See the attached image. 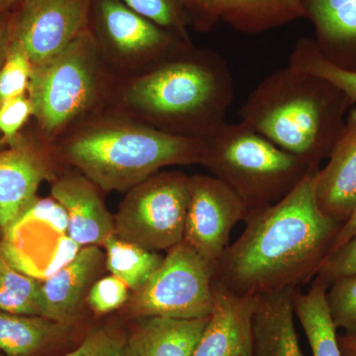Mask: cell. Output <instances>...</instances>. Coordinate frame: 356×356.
Masks as SVG:
<instances>
[{
	"mask_svg": "<svg viewBox=\"0 0 356 356\" xmlns=\"http://www.w3.org/2000/svg\"><path fill=\"white\" fill-rule=\"evenodd\" d=\"M315 173L280 202L248 217L215 266L213 284L236 296L259 297L298 288L317 275L343 225L318 207Z\"/></svg>",
	"mask_w": 356,
	"mask_h": 356,
	"instance_id": "1",
	"label": "cell"
},
{
	"mask_svg": "<svg viewBox=\"0 0 356 356\" xmlns=\"http://www.w3.org/2000/svg\"><path fill=\"white\" fill-rule=\"evenodd\" d=\"M234 96L227 60L191 44L140 72L126 86L122 100L137 120L172 135L203 140L226 123Z\"/></svg>",
	"mask_w": 356,
	"mask_h": 356,
	"instance_id": "2",
	"label": "cell"
},
{
	"mask_svg": "<svg viewBox=\"0 0 356 356\" xmlns=\"http://www.w3.org/2000/svg\"><path fill=\"white\" fill-rule=\"evenodd\" d=\"M353 106L331 81L288 65L250 91L240 116L255 132L318 170Z\"/></svg>",
	"mask_w": 356,
	"mask_h": 356,
	"instance_id": "3",
	"label": "cell"
},
{
	"mask_svg": "<svg viewBox=\"0 0 356 356\" xmlns=\"http://www.w3.org/2000/svg\"><path fill=\"white\" fill-rule=\"evenodd\" d=\"M60 154L102 191H128L165 166L201 165L204 139L107 117L79 126L62 143Z\"/></svg>",
	"mask_w": 356,
	"mask_h": 356,
	"instance_id": "4",
	"label": "cell"
},
{
	"mask_svg": "<svg viewBox=\"0 0 356 356\" xmlns=\"http://www.w3.org/2000/svg\"><path fill=\"white\" fill-rule=\"evenodd\" d=\"M201 165L238 196L248 216L280 202L318 170L243 122H226L204 139Z\"/></svg>",
	"mask_w": 356,
	"mask_h": 356,
	"instance_id": "5",
	"label": "cell"
},
{
	"mask_svg": "<svg viewBox=\"0 0 356 356\" xmlns=\"http://www.w3.org/2000/svg\"><path fill=\"white\" fill-rule=\"evenodd\" d=\"M105 86L102 51L89 28L55 57L33 65L27 95L46 139L62 135L95 109Z\"/></svg>",
	"mask_w": 356,
	"mask_h": 356,
	"instance_id": "6",
	"label": "cell"
},
{
	"mask_svg": "<svg viewBox=\"0 0 356 356\" xmlns=\"http://www.w3.org/2000/svg\"><path fill=\"white\" fill-rule=\"evenodd\" d=\"M189 185L184 172H158L134 186L114 217L115 235L156 252L181 243Z\"/></svg>",
	"mask_w": 356,
	"mask_h": 356,
	"instance_id": "7",
	"label": "cell"
},
{
	"mask_svg": "<svg viewBox=\"0 0 356 356\" xmlns=\"http://www.w3.org/2000/svg\"><path fill=\"white\" fill-rule=\"evenodd\" d=\"M214 268L182 241L170 250L146 284L134 293L128 312L137 318L209 317Z\"/></svg>",
	"mask_w": 356,
	"mask_h": 356,
	"instance_id": "8",
	"label": "cell"
},
{
	"mask_svg": "<svg viewBox=\"0 0 356 356\" xmlns=\"http://www.w3.org/2000/svg\"><path fill=\"white\" fill-rule=\"evenodd\" d=\"M89 29L102 53L135 62L145 72L193 44L136 13L122 0H91Z\"/></svg>",
	"mask_w": 356,
	"mask_h": 356,
	"instance_id": "9",
	"label": "cell"
},
{
	"mask_svg": "<svg viewBox=\"0 0 356 356\" xmlns=\"http://www.w3.org/2000/svg\"><path fill=\"white\" fill-rule=\"evenodd\" d=\"M90 7L91 0H23L10 13V41L42 64L88 29Z\"/></svg>",
	"mask_w": 356,
	"mask_h": 356,
	"instance_id": "10",
	"label": "cell"
},
{
	"mask_svg": "<svg viewBox=\"0 0 356 356\" xmlns=\"http://www.w3.org/2000/svg\"><path fill=\"white\" fill-rule=\"evenodd\" d=\"M248 216L242 201L221 180L191 175L184 242L213 268L228 248L234 227Z\"/></svg>",
	"mask_w": 356,
	"mask_h": 356,
	"instance_id": "11",
	"label": "cell"
},
{
	"mask_svg": "<svg viewBox=\"0 0 356 356\" xmlns=\"http://www.w3.org/2000/svg\"><path fill=\"white\" fill-rule=\"evenodd\" d=\"M51 178L48 154L24 136L0 151V233L13 229L36 201L42 182Z\"/></svg>",
	"mask_w": 356,
	"mask_h": 356,
	"instance_id": "12",
	"label": "cell"
},
{
	"mask_svg": "<svg viewBox=\"0 0 356 356\" xmlns=\"http://www.w3.org/2000/svg\"><path fill=\"white\" fill-rule=\"evenodd\" d=\"M327 159L314 175L316 201L325 215L343 225L356 208V104Z\"/></svg>",
	"mask_w": 356,
	"mask_h": 356,
	"instance_id": "13",
	"label": "cell"
},
{
	"mask_svg": "<svg viewBox=\"0 0 356 356\" xmlns=\"http://www.w3.org/2000/svg\"><path fill=\"white\" fill-rule=\"evenodd\" d=\"M98 189L83 173H65L51 182V197L67 213V236L81 247L103 245L115 234L114 217Z\"/></svg>",
	"mask_w": 356,
	"mask_h": 356,
	"instance_id": "14",
	"label": "cell"
},
{
	"mask_svg": "<svg viewBox=\"0 0 356 356\" xmlns=\"http://www.w3.org/2000/svg\"><path fill=\"white\" fill-rule=\"evenodd\" d=\"M214 307L192 356H252L257 297L236 296L213 284Z\"/></svg>",
	"mask_w": 356,
	"mask_h": 356,
	"instance_id": "15",
	"label": "cell"
},
{
	"mask_svg": "<svg viewBox=\"0 0 356 356\" xmlns=\"http://www.w3.org/2000/svg\"><path fill=\"white\" fill-rule=\"evenodd\" d=\"M104 255L98 245L79 250L76 257L42 284L43 315L67 325L76 318L96 276L102 270Z\"/></svg>",
	"mask_w": 356,
	"mask_h": 356,
	"instance_id": "16",
	"label": "cell"
},
{
	"mask_svg": "<svg viewBox=\"0 0 356 356\" xmlns=\"http://www.w3.org/2000/svg\"><path fill=\"white\" fill-rule=\"evenodd\" d=\"M305 18L323 58L356 72V0H305Z\"/></svg>",
	"mask_w": 356,
	"mask_h": 356,
	"instance_id": "17",
	"label": "cell"
},
{
	"mask_svg": "<svg viewBox=\"0 0 356 356\" xmlns=\"http://www.w3.org/2000/svg\"><path fill=\"white\" fill-rule=\"evenodd\" d=\"M297 288L257 297L252 318V356H305L295 327Z\"/></svg>",
	"mask_w": 356,
	"mask_h": 356,
	"instance_id": "18",
	"label": "cell"
},
{
	"mask_svg": "<svg viewBox=\"0 0 356 356\" xmlns=\"http://www.w3.org/2000/svg\"><path fill=\"white\" fill-rule=\"evenodd\" d=\"M124 343L126 356H192L209 317L182 320L140 318Z\"/></svg>",
	"mask_w": 356,
	"mask_h": 356,
	"instance_id": "19",
	"label": "cell"
},
{
	"mask_svg": "<svg viewBox=\"0 0 356 356\" xmlns=\"http://www.w3.org/2000/svg\"><path fill=\"white\" fill-rule=\"evenodd\" d=\"M220 18L236 32L261 34L305 18V0H221Z\"/></svg>",
	"mask_w": 356,
	"mask_h": 356,
	"instance_id": "20",
	"label": "cell"
},
{
	"mask_svg": "<svg viewBox=\"0 0 356 356\" xmlns=\"http://www.w3.org/2000/svg\"><path fill=\"white\" fill-rule=\"evenodd\" d=\"M327 288L317 276L306 293L297 288L293 295L295 317L303 327L313 356H343L327 306Z\"/></svg>",
	"mask_w": 356,
	"mask_h": 356,
	"instance_id": "21",
	"label": "cell"
},
{
	"mask_svg": "<svg viewBox=\"0 0 356 356\" xmlns=\"http://www.w3.org/2000/svg\"><path fill=\"white\" fill-rule=\"evenodd\" d=\"M65 327L40 316L0 311V350L8 356H31L60 337Z\"/></svg>",
	"mask_w": 356,
	"mask_h": 356,
	"instance_id": "22",
	"label": "cell"
},
{
	"mask_svg": "<svg viewBox=\"0 0 356 356\" xmlns=\"http://www.w3.org/2000/svg\"><path fill=\"white\" fill-rule=\"evenodd\" d=\"M102 245L106 250L107 269L134 292L146 284L163 259L156 252L122 240L115 234L109 236Z\"/></svg>",
	"mask_w": 356,
	"mask_h": 356,
	"instance_id": "23",
	"label": "cell"
},
{
	"mask_svg": "<svg viewBox=\"0 0 356 356\" xmlns=\"http://www.w3.org/2000/svg\"><path fill=\"white\" fill-rule=\"evenodd\" d=\"M0 311L16 315H43L42 284L14 269L0 257Z\"/></svg>",
	"mask_w": 356,
	"mask_h": 356,
	"instance_id": "24",
	"label": "cell"
},
{
	"mask_svg": "<svg viewBox=\"0 0 356 356\" xmlns=\"http://www.w3.org/2000/svg\"><path fill=\"white\" fill-rule=\"evenodd\" d=\"M288 65L331 81L348 95L353 105L356 104V72L339 69L327 62L318 51L313 38L302 37L297 41Z\"/></svg>",
	"mask_w": 356,
	"mask_h": 356,
	"instance_id": "25",
	"label": "cell"
},
{
	"mask_svg": "<svg viewBox=\"0 0 356 356\" xmlns=\"http://www.w3.org/2000/svg\"><path fill=\"white\" fill-rule=\"evenodd\" d=\"M153 22L192 43L185 0H122Z\"/></svg>",
	"mask_w": 356,
	"mask_h": 356,
	"instance_id": "26",
	"label": "cell"
},
{
	"mask_svg": "<svg viewBox=\"0 0 356 356\" xmlns=\"http://www.w3.org/2000/svg\"><path fill=\"white\" fill-rule=\"evenodd\" d=\"M33 65L24 49L10 41L8 54L0 67V106L4 103L27 95Z\"/></svg>",
	"mask_w": 356,
	"mask_h": 356,
	"instance_id": "27",
	"label": "cell"
},
{
	"mask_svg": "<svg viewBox=\"0 0 356 356\" xmlns=\"http://www.w3.org/2000/svg\"><path fill=\"white\" fill-rule=\"evenodd\" d=\"M327 302L337 330L356 334V275L332 282L327 288Z\"/></svg>",
	"mask_w": 356,
	"mask_h": 356,
	"instance_id": "28",
	"label": "cell"
},
{
	"mask_svg": "<svg viewBox=\"0 0 356 356\" xmlns=\"http://www.w3.org/2000/svg\"><path fill=\"white\" fill-rule=\"evenodd\" d=\"M129 290L123 281L111 274L93 283L88 294V305L98 315L110 313L127 302Z\"/></svg>",
	"mask_w": 356,
	"mask_h": 356,
	"instance_id": "29",
	"label": "cell"
},
{
	"mask_svg": "<svg viewBox=\"0 0 356 356\" xmlns=\"http://www.w3.org/2000/svg\"><path fill=\"white\" fill-rule=\"evenodd\" d=\"M33 117V105L28 95L13 98L0 106V136L8 147L19 139L21 129Z\"/></svg>",
	"mask_w": 356,
	"mask_h": 356,
	"instance_id": "30",
	"label": "cell"
},
{
	"mask_svg": "<svg viewBox=\"0 0 356 356\" xmlns=\"http://www.w3.org/2000/svg\"><path fill=\"white\" fill-rule=\"evenodd\" d=\"M351 275H356V235L325 257L316 276L329 287L334 280Z\"/></svg>",
	"mask_w": 356,
	"mask_h": 356,
	"instance_id": "31",
	"label": "cell"
},
{
	"mask_svg": "<svg viewBox=\"0 0 356 356\" xmlns=\"http://www.w3.org/2000/svg\"><path fill=\"white\" fill-rule=\"evenodd\" d=\"M189 25L201 33H209L221 22V0H185Z\"/></svg>",
	"mask_w": 356,
	"mask_h": 356,
	"instance_id": "32",
	"label": "cell"
},
{
	"mask_svg": "<svg viewBox=\"0 0 356 356\" xmlns=\"http://www.w3.org/2000/svg\"><path fill=\"white\" fill-rule=\"evenodd\" d=\"M26 216L31 217L38 221L48 222L58 233L65 234L67 231V213L65 208L53 197L36 199Z\"/></svg>",
	"mask_w": 356,
	"mask_h": 356,
	"instance_id": "33",
	"label": "cell"
},
{
	"mask_svg": "<svg viewBox=\"0 0 356 356\" xmlns=\"http://www.w3.org/2000/svg\"><path fill=\"white\" fill-rule=\"evenodd\" d=\"M113 341L108 332L98 330L90 332L81 346L65 356H102Z\"/></svg>",
	"mask_w": 356,
	"mask_h": 356,
	"instance_id": "34",
	"label": "cell"
},
{
	"mask_svg": "<svg viewBox=\"0 0 356 356\" xmlns=\"http://www.w3.org/2000/svg\"><path fill=\"white\" fill-rule=\"evenodd\" d=\"M10 13L0 14V67L3 64L10 46Z\"/></svg>",
	"mask_w": 356,
	"mask_h": 356,
	"instance_id": "35",
	"label": "cell"
},
{
	"mask_svg": "<svg viewBox=\"0 0 356 356\" xmlns=\"http://www.w3.org/2000/svg\"><path fill=\"white\" fill-rule=\"evenodd\" d=\"M355 235H356V208L350 219L344 222L341 229H339L336 240H334V243H332L330 254H332V252H334L337 248H341L343 243L348 242V241L350 240Z\"/></svg>",
	"mask_w": 356,
	"mask_h": 356,
	"instance_id": "36",
	"label": "cell"
},
{
	"mask_svg": "<svg viewBox=\"0 0 356 356\" xmlns=\"http://www.w3.org/2000/svg\"><path fill=\"white\" fill-rule=\"evenodd\" d=\"M337 339L343 356H356V334H341Z\"/></svg>",
	"mask_w": 356,
	"mask_h": 356,
	"instance_id": "37",
	"label": "cell"
},
{
	"mask_svg": "<svg viewBox=\"0 0 356 356\" xmlns=\"http://www.w3.org/2000/svg\"><path fill=\"white\" fill-rule=\"evenodd\" d=\"M102 356H126L125 350H124V343L118 339H114V341H112V343L110 344L109 348H107Z\"/></svg>",
	"mask_w": 356,
	"mask_h": 356,
	"instance_id": "38",
	"label": "cell"
},
{
	"mask_svg": "<svg viewBox=\"0 0 356 356\" xmlns=\"http://www.w3.org/2000/svg\"><path fill=\"white\" fill-rule=\"evenodd\" d=\"M23 0H0V14L9 13Z\"/></svg>",
	"mask_w": 356,
	"mask_h": 356,
	"instance_id": "39",
	"label": "cell"
},
{
	"mask_svg": "<svg viewBox=\"0 0 356 356\" xmlns=\"http://www.w3.org/2000/svg\"><path fill=\"white\" fill-rule=\"evenodd\" d=\"M8 147V145L6 144V140H4L3 138L0 136V151H3V149H7Z\"/></svg>",
	"mask_w": 356,
	"mask_h": 356,
	"instance_id": "40",
	"label": "cell"
}]
</instances>
